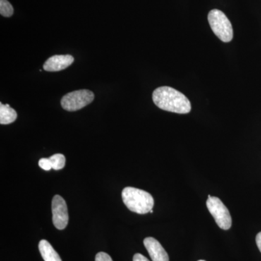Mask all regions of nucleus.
I'll list each match as a JSON object with an SVG mask.
<instances>
[{"instance_id":"nucleus-10","label":"nucleus","mask_w":261,"mask_h":261,"mask_svg":"<svg viewBox=\"0 0 261 261\" xmlns=\"http://www.w3.org/2000/svg\"><path fill=\"white\" fill-rule=\"evenodd\" d=\"M16 111L10 107L9 105H3L0 103V123L2 125H8L13 123L16 120Z\"/></svg>"},{"instance_id":"nucleus-9","label":"nucleus","mask_w":261,"mask_h":261,"mask_svg":"<svg viewBox=\"0 0 261 261\" xmlns=\"http://www.w3.org/2000/svg\"><path fill=\"white\" fill-rule=\"evenodd\" d=\"M39 250L44 261H62L58 252L47 240L39 242Z\"/></svg>"},{"instance_id":"nucleus-2","label":"nucleus","mask_w":261,"mask_h":261,"mask_svg":"<svg viewBox=\"0 0 261 261\" xmlns=\"http://www.w3.org/2000/svg\"><path fill=\"white\" fill-rule=\"evenodd\" d=\"M123 203L128 210L138 214H146L152 210L154 199L147 192L128 187L122 191Z\"/></svg>"},{"instance_id":"nucleus-13","label":"nucleus","mask_w":261,"mask_h":261,"mask_svg":"<svg viewBox=\"0 0 261 261\" xmlns=\"http://www.w3.org/2000/svg\"><path fill=\"white\" fill-rule=\"evenodd\" d=\"M39 167L44 169V171H50L51 169V165L49 159H41L39 161Z\"/></svg>"},{"instance_id":"nucleus-1","label":"nucleus","mask_w":261,"mask_h":261,"mask_svg":"<svg viewBox=\"0 0 261 261\" xmlns=\"http://www.w3.org/2000/svg\"><path fill=\"white\" fill-rule=\"evenodd\" d=\"M152 100L163 111L187 114L191 111V103L179 91L170 87H159L152 93Z\"/></svg>"},{"instance_id":"nucleus-4","label":"nucleus","mask_w":261,"mask_h":261,"mask_svg":"<svg viewBox=\"0 0 261 261\" xmlns=\"http://www.w3.org/2000/svg\"><path fill=\"white\" fill-rule=\"evenodd\" d=\"M94 99L92 91L81 89L65 94L61 99V106L67 111H76L88 106Z\"/></svg>"},{"instance_id":"nucleus-11","label":"nucleus","mask_w":261,"mask_h":261,"mask_svg":"<svg viewBox=\"0 0 261 261\" xmlns=\"http://www.w3.org/2000/svg\"><path fill=\"white\" fill-rule=\"evenodd\" d=\"M50 160L51 168L54 170H61L65 167V158L63 154H56L49 158Z\"/></svg>"},{"instance_id":"nucleus-3","label":"nucleus","mask_w":261,"mask_h":261,"mask_svg":"<svg viewBox=\"0 0 261 261\" xmlns=\"http://www.w3.org/2000/svg\"><path fill=\"white\" fill-rule=\"evenodd\" d=\"M207 19L211 29L220 40L224 42H229L232 40V25L222 11L217 9L211 10Z\"/></svg>"},{"instance_id":"nucleus-12","label":"nucleus","mask_w":261,"mask_h":261,"mask_svg":"<svg viewBox=\"0 0 261 261\" xmlns=\"http://www.w3.org/2000/svg\"><path fill=\"white\" fill-rule=\"evenodd\" d=\"M14 10L8 0H0V14L3 16L9 18L13 15Z\"/></svg>"},{"instance_id":"nucleus-6","label":"nucleus","mask_w":261,"mask_h":261,"mask_svg":"<svg viewBox=\"0 0 261 261\" xmlns=\"http://www.w3.org/2000/svg\"><path fill=\"white\" fill-rule=\"evenodd\" d=\"M53 224L58 229L63 230L68 224V207L64 199L56 195L51 201Z\"/></svg>"},{"instance_id":"nucleus-18","label":"nucleus","mask_w":261,"mask_h":261,"mask_svg":"<svg viewBox=\"0 0 261 261\" xmlns=\"http://www.w3.org/2000/svg\"><path fill=\"white\" fill-rule=\"evenodd\" d=\"M198 261H205V260H198Z\"/></svg>"},{"instance_id":"nucleus-15","label":"nucleus","mask_w":261,"mask_h":261,"mask_svg":"<svg viewBox=\"0 0 261 261\" xmlns=\"http://www.w3.org/2000/svg\"><path fill=\"white\" fill-rule=\"evenodd\" d=\"M133 261H149L148 259L144 255H142V254L137 253L134 255L133 257Z\"/></svg>"},{"instance_id":"nucleus-17","label":"nucleus","mask_w":261,"mask_h":261,"mask_svg":"<svg viewBox=\"0 0 261 261\" xmlns=\"http://www.w3.org/2000/svg\"><path fill=\"white\" fill-rule=\"evenodd\" d=\"M149 213H151V214H152V213H153V211L151 210V211H150V212H149Z\"/></svg>"},{"instance_id":"nucleus-16","label":"nucleus","mask_w":261,"mask_h":261,"mask_svg":"<svg viewBox=\"0 0 261 261\" xmlns=\"http://www.w3.org/2000/svg\"><path fill=\"white\" fill-rule=\"evenodd\" d=\"M255 241H256L257 246L261 252V231L257 233Z\"/></svg>"},{"instance_id":"nucleus-7","label":"nucleus","mask_w":261,"mask_h":261,"mask_svg":"<svg viewBox=\"0 0 261 261\" xmlns=\"http://www.w3.org/2000/svg\"><path fill=\"white\" fill-rule=\"evenodd\" d=\"M74 61V58L70 55H56L48 58L43 68L46 71H61L69 67Z\"/></svg>"},{"instance_id":"nucleus-8","label":"nucleus","mask_w":261,"mask_h":261,"mask_svg":"<svg viewBox=\"0 0 261 261\" xmlns=\"http://www.w3.org/2000/svg\"><path fill=\"white\" fill-rule=\"evenodd\" d=\"M144 245L148 252L152 261H169L167 252L161 244L153 238H147L144 240Z\"/></svg>"},{"instance_id":"nucleus-5","label":"nucleus","mask_w":261,"mask_h":261,"mask_svg":"<svg viewBox=\"0 0 261 261\" xmlns=\"http://www.w3.org/2000/svg\"><path fill=\"white\" fill-rule=\"evenodd\" d=\"M209 212L214 218L216 224L224 230L231 228L232 220L226 206L223 203L219 197H210L206 202Z\"/></svg>"},{"instance_id":"nucleus-14","label":"nucleus","mask_w":261,"mask_h":261,"mask_svg":"<svg viewBox=\"0 0 261 261\" xmlns=\"http://www.w3.org/2000/svg\"><path fill=\"white\" fill-rule=\"evenodd\" d=\"M95 261H113L111 257L104 252H98L95 257Z\"/></svg>"}]
</instances>
